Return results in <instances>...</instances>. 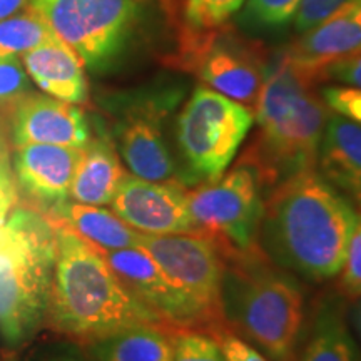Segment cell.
<instances>
[{
    "label": "cell",
    "instance_id": "36",
    "mask_svg": "<svg viewBox=\"0 0 361 361\" xmlns=\"http://www.w3.org/2000/svg\"><path fill=\"white\" fill-rule=\"evenodd\" d=\"M355 326L361 338V301L358 303V306H356V311H355Z\"/></svg>",
    "mask_w": 361,
    "mask_h": 361
},
{
    "label": "cell",
    "instance_id": "12",
    "mask_svg": "<svg viewBox=\"0 0 361 361\" xmlns=\"http://www.w3.org/2000/svg\"><path fill=\"white\" fill-rule=\"evenodd\" d=\"M99 251L124 286L171 329H201L209 333V324L201 310L171 281L147 251L139 246Z\"/></svg>",
    "mask_w": 361,
    "mask_h": 361
},
{
    "label": "cell",
    "instance_id": "33",
    "mask_svg": "<svg viewBox=\"0 0 361 361\" xmlns=\"http://www.w3.org/2000/svg\"><path fill=\"white\" fill-rule=\"evenodd\" d=\"M214 338L219 341L226 361H269L263 353L252 348L250 343L233 335L231 331H223Z\"/></svg>",
    "mask_w": 361,
    "mask_h": 361
},
{
    "label": "cell",
    "instance_id": "2",
    "mask_svg": "<svg viewBox=\"0 0 361 361\" xmlns=\"http://www.w3.org/2000/svg\"><path fill=\"white\" fill-rule=\"evenodd\" d=\"M51 223L56 259L45 326L80 346L129 328L171 329L124 286L96 246L67 226Z\"/></svg>",
    "mask_w": 361,
    "mask_h": 361
},
{
    "label": "cell",
    "instance_id": "23",
    "mask_svg": "<svg viewBox=\"0 0 361 361\" xmlns=\"http://www.w3.org/2000/svg\"><path fill=\"white\" fill-rule=\"evenodd\" d=\"M57 35L37 11L29 7L11 19L0 20V59L22 56Z\"/></svg>",
    "mask_w": 361,
    "mask_h": 361
},
{
    "label": "cell",
    "instance_id": "18",
    "mask_svg": "<svg viewBox=\"0 0 361 361\" xmlns=\"http://www.w3.org/2000/svg\"><path fill=\"white\" fill-rule=\"evenodd\" d=\"M288 49L298 64L319 79V72L329 62L361 51V0H350L331 19L301 35Z\"/></svg>",
    "mask_w": 361,
    "mask_h": 361
},
{
    "label": "cell",
    "instance_id": "26",
    "mask_svg": "<svg viewBox=\"0 0 361 361\" xmlns=\"http://www.w3.org/2000/svg\"><path fill=\"white\" fill-rule=\"evenodd\" d=\"M8 139L7 128L0 119V233L6 228L19 202L16 173H13V151Z\"/></svg>",
    "mask_w": 361,
    "mask_h": 361
},
{
    "label": "cell",
    "instance_id": "6",
    "mask_svg": "<svg viewBox=\"0 0 361 361\" xmlns=\"http://www.w3.org/2000/svg\"><path fill=\"white\" fill-rule=\"evenodd\" d=\"M251 109L201 85L180 107L174 123L180 183L197 186L219 178L252 128Z\"/></svg>",
    "mask_w": 361,
    "mask_h": 361
},
{
    "label": "cell",
    "instance_id": "15",
    "mask_svg": "<svg viewBox=\"0 0 361 361\" xmlns=\"http://www.w3.org/2000/svg\"><path fill=\"white\" fill-rule=\"evenodd\" d=\"M82 149L54 144L16 146L13 173L17 188L44 213L67 201Z\"/></svg>",
    "mask_w": 361,
    "mask_h": 361
},
{
    "label": "cell",
    "instance_id": "14",
    "mask_svg": "<svg viewBox=\"0 0 361 361\" xmlns=\"http://www.w3.org/2000/svg\"><path fill=\"white\" fill-rule=\"evenodd\" d=\"M90 137L87 117L75 104L45 94H27L13 106L11 139L16 146L54 144L85 147Z\"/></svg>",
    "mask_w": 361,
    "mask_h": 361
},
{
    "label": "cell",
    "instance_id": "21",
    "mask_svg": "<svg viewBox=\"0 0 361 361\" xmlns=\"http://www.w3.org/2000/svg\"><path fill=\"white\" fill-rule=\"evenodd\" d=\"M92 361H174V331L137 326L82 346Z\"/></svg>",
    "mask_w": 361,
    "mask_h": 361
},
{
    "label": "cell",
    "instance_id": "25",
    "mask_svg": "<svg viewBox=\"0 0 361 361\" xmlns=\"http://www.w3.org/2000/svg\"><path fill=\"white\" fill-rule=\"evenodd\" d=\"M245 0H186L184 20L189 30H211L224 25Z\"/></svg>",
    "mask_w": 361,
    "mask_h": 361
},
{
    "label": "cell",
    "instance_id": "22",
    "mask_svg": "<svg viewBox=\"0 0 361 361\" xmlns=\"http://www.w3.org/2000/svg\"><path fill=\"white\" fill-rule=\"evenodd\" d=\"M296 361H361V351L335 301H323Z\"/></svg>",
    "mask_w": 361,
    "mask_h": 361
},
{
    "label": "cell",
    "instance_id": "28",
    "mask_svg": "<svg viewBox=\"0 0 361 361\" xmlns=\"http://www.w3.org/2000/svg\"><path fill=\"white\" fill-rule=\"evenodd\" d=\"M30 89V78L19 56L0 59V106H16Z\"/></svg>",
    "mask_w": 361,
    "mask_h": 361
},
{
    "label": "cell",
    "instance_id": "11",
    "mask_svg": "<svg viewBox=\"0 0 361 361\" xmlns=\"http://www.w3.org/2000/svg\"><path fill=\"white\" fill-rule=\"evenodd\" d=\"M139 247L147 251L171 281L201 310L209 324V335L229 331L221 306L224 256L214 239L202 233L141 234Z\"/></svg>",
    "mask_w": 361,
    "mask_h": 361
},
{
    "label": "cell",
    "instance_id": "16",
    "mask_svg": "<svg viewBox=\"0 0 361 361\" xmlns=\"http://www.w3.org/2000/svg\"><path fill=\"white\" fill-rule=\"evenodd\" d=\"M20 59L30 80L47 96L75 106L89 101L84 62L59 37L22 54Z\"/></svg>",
    "mask_w": 361,
    "mask_h": 361
},
{
    "label": "cell",
    "instance_id": "13",
    "mask_svg": "<svg viewBox=\"0 0 361 361\" xmlns=\"http://www.w3.org/2000/svg\"><path fill=\"white\" fill-rule=\"evenodd\" d=\"M111 209L141 234L200 233L189 211L188 188L179 180H147L128 173Z\"/></svg>",
    "mask_w": 361,
    "mask_h": 361
},
{
    "label": "cell",
    "instance_id": "29",
    "mask_svg": "<svg viewBox=\"0 0 361 361\" xmlns=\"http://www.w3.org/2000/svg\"><path fill=\"white\" fill-rule=\"evenodd\" d=\"M350 0H301L293 19L295 30L301 35L310 32L331 19Z\"/></svg>",
    "mask_w": 361,
    "mask_h": 361
},
{
    "label": "cell",
    "instance_id": "7",
    "mask_svg": "<svg viewBox=\"0 0 361 361\" xmlns=\"http://www.w3.org/2000/svg\"><path fill=\"white\" fill-rule=\"evenodd\" d=\"M188 202L197 231L214 239L221 252L258 247L264 186L245 157L219 178L188 188Z\"/></svg>",
    "mask_w": 361,
    "mask_h": 361
},
{
    "label": "cell",
    "instance_id": "5",
    "mask_svg": "<svg viewBox=\"0 0 361 361\" xmlns=\"http://www.w3.org/2000/svg\"><path fill=\"white\" fill-rule=\"evenodd\" d=\"M56 229L47 216L17 207L0 233V335L17 348L45 326Z\"/></svg>",
    "mask_w": 361,
    "mask_h": 361
},
{
    "label": "cell",
    "instance_id": "20",
    "mask_svg": "<svg viewBox=\"0 0 361 361\" xmlns=\"http://www.w3.org/2000/svg\"><path fill=\"white\" fill-rule=\"evenodd\" d=\"M51 221L67 226L85 241L99 250H126L139 246L141 233L104 206L80 204L67 200L44 213Z\"/></svg>",
    "mask_w": 361,
    "mask_h": 361
},
{
    "label": "cell",
    "instance_id": "1",
    "mask_svg": "<svg viewBox=\"0 0 361 361\" xmlns=\"http://www.w3.org/2000/svg\"><path fill=\"white\" fill-rule=\"evenodd\" d=\"M358 221L348 197L308 169L264 192L258 245L279 268L324 281L340 274Z\"/></svg>",
    "mask_w": 361,
    "mask_h": 361
},
{
    "label": "cell",
    "instance_id": "4",
    "mask_svg": "<svg viewBox=\"0 0 361 361\" xmlns=\"http://www.w3.org/2000/svg\"><path fill=\"white\" fill-rule=\"evenodd\" d=\"M224 323L269 361H296L305 328V295L295 274L261 247L223 252Z\"/></svg>",
    "mask_w": 361,
    "mask_h": 361
},
{
    "label": "cell",
    "instance_id": "24",
    "mask_svg": "<svg viewBox=\"0 0 361 361\" xmlns=\"http://www.w3.org/2000/svg\"><path fill=\"white\" fill-rule=\"evenodd\" d=\"M301 0H245L238 22L247 32H273L295 19Z\"/></svg>",
    "mask_w": 361,
    "mask_h": 361
},
{
    "label": "cell",
    "instance_id": "31",
    "mask_svg": "<svg viewBox=\"0 0 361 361\" xmlns=\"http://www.w3.org/2000/svg\"><path fill=\"white\" fill-rule=\"evenodd\" d=\"M340 273V290L346 296H361V216L353 236L350 239L348 251H346L345 263H343Z\"/></svg>",
    "mask_w": 361,
    "mask_h": 361
},
{
    "label": "cell",
    "instance_id": "35",
    "mask_svg": "<svg viewBox=\"0 0 361 361\" xmlns=\"http://www.w3.org/2000/svg\"><path fill=\"white\" fill-rule=\"evenodd\" d=\"M32 6V0H0V20L11 19Z\"/></svg>",
    "mask_w": 361,
    "mask_h": 361
},
{
    "label": "cell",
    "instance_id": "32",
    "mask_svg": "<svg viewBox=\"0 0 361 361\" xmlns=\"http://www.w3.org/2000/svg\"><path fill=\"white\" fill-rule=\"evenodd\" d=\"M319 79L361 89V51L329 62L319 72Z\"/></svg>",
    "mask_w": 361,
    "mask_h": 361
},
{
    "label": "cell",
    "instance_id": "34",
    "mask_svg": "<svg viewBox=\"0 0 361 361\" xmlns=\"http://www.w3.org/2000/svg\"><path fill=\"white\" fill-rule=\"evenodd\" d=\"M25 361H92L78 343H57L34 351Z\"/></svg>",
    "mask_w": 361,
    "mask_h": 361
},
{
    "label": "cell",
    "instance_id": "8",
    "mask_svg": "<svg viewBox=\"0 0 361 361\" xmlns=\"http://www.w3.org/2000/svg\"><path fill=\"white\" fill-rule=\"evenodd\" d=\"M179 82H164L139 90L117 106L112 142L129 174L147 180H179V164L168 137L166 124L183 101Z\"/></svg>",
    "mask_w": 361,
    "mask_h": 361
},
{
    "label": "cell",
    "instance_id": "3",
    "mask_svg": "<svg viewBox=\"0 0 361 361\" xmlns=\"http://www.w3.org/2000/svg\"><path fill=\"white\" fill-rule=\"evenodd\" d=\"M318 75L298 64L290 49L268 57L256 102V141L243 154L258 171L264 192L281 180L314 169L319 144L331 114L313 90Z\"/></svg>",
    "mask_w": 361,
    "mask_h": 361
},
{
    "label": "cell",
    "instance_id": "19",
    "mask_svg": "<svg viewBox=\"0 0 361 361\" xmlns=\"http://www.w3.org/2000/svg\"><path fill=\"white\" fill-rule=\"evenodd\" d=\"M128 171L109 134L101 133L90 137L72 179L69 200L89 206H107L114 200L117 189Z\"/></svg>",
    "mask_w": 361,
    "mask_h": 361
},
{
    "label": "cell",
    "instance_id": "9",
    "mask_svg": "<svg viewBox=\"0 0 361 361\" xmlns=\"http://www.w3.org/2000/svg\"><path fill=\"white\" fill-rule=\"evenodd\" d=\"M54 34L92 72L111 69L137 25V0H32Z\"/></svg>",
    "mask_w": 361,
    "mask_h": 361
},
{
    "label": "cell",
    "instance_id": "30",
    "mask_svg": "<svg viewBox=\"0 0 361 361\" xmlns=\"http://www.w3.org/2000/svg\"><path fill=\"white\" fill-rule=\"evenodd\" d=\"M323 101L335 114L361 126V89L351 85H328L322 89Z\"/></svg>",
    "mask_w": 361,
    "mask_h": 361
},
{
    "label": "cell",
    "instance_id": "27",
    "mask_svg": "<svg viewBox=\"0 0 361 361\" xmlns=\"http://www.w3.org/2000/svg\"><path fill=\"white\" fill-rule=\"evenodd\" d=\"M174 361H226L219 341L201 329L174 331Z\"/></svg>",
    "mask_w": 361,
    "mask_h": 361
},
{
    "label": "cell",
    "instance_id": "17",
    "mask_svg": "<svg viewBox=\"0 0 361 361\" xmlns=\"http://www.w3.org/2000/svg\"><path fill=\"white\" fill-rule=\"evenodd\" d=\"M316 171L361 206V126L331 112L319 144Z\"/></svg>",
    "mask_w": 361,
    "mask_h": 361
},
{
    "label": "cell",
    "instance_id": "10",
    "mask_svg": "<svg viewBox=\"0 0 361 361\" xmlns=\"http://www.w3.org/2000/svg\"><path fill=\"white\" fill-rule=\"evenodd\" d=\"M268 57L231 30H189L179 39L176 64L192 72L206 87L255 109L264 79Z\"/></svg>",
    "mask_w": 361,
    "mask_h": 361
}]
</instances>
